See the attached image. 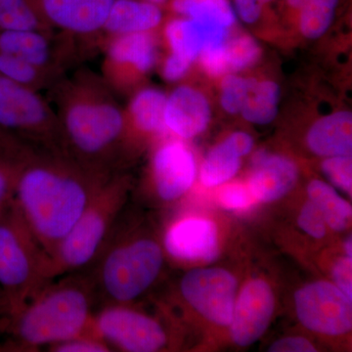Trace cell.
Returning <instances> with one entry per match:
<instances>
[{
	"mask_svg": "<svg viewBox=\"0 0 352 352\" xmlns=\"http://www.w3.org/2000/svg\"><path fill=\"white\" fill-rule=\"evenodd\" d=\"M3 154L16 166L14 205L50 256L111 175L87 170L59 153L41 149L0 129Z\"/></svg>",
	"mask_w": 352,
	"mask_h": 352,
	"instance_id": "obj_1",
	"label": "cell"
},
{
	"mask_svg": "<svg viewBox=\"0 0 352 352\" xmlns=\"http://www.w3.org/2000/svg\"><path fill=\"white\" fill-rule=\"evenodd\" d=\"M65 156L87 170L113 175L124 141V113L101 75L87 69L52 87Z\"/></svg>",
	"mask_w": 352,
	"mask_h": 352,
	"instance_id": "obj_2",
	"label": "cell"
},
{
	"mask_svg": "<svg viewBox=\"0 0 352 352\" xmlns=\"http://www.w3.org/2000/svg\"><path fill=\"white\" fill-rule=\"evenodd\" d=\"M95 298L91 276L75 272L51 280L9 312L14 347L34 351L91 330Z\"/></svg>",
	"mask_w": 352,
	"mask_h": 352,
	"instance_id": "obj_3",
	"label": "cell"
},
{
	"mask_svg": "<svg viewBox=\"0 0 352 352\" xmlns=\"http://www.w3.org/2000/svg\"><path fill=\"white\" fill-rule=\"evenodd\" d=\"M94 263L96 295L105 305H126L142 296L161 274L163 250L153 238L131 237L113 229Z\"/></svg>",
	"mask_w": 352,
	"mask_h": 352,
	"instance_id": "obj_4",
	"label": "cell"
},
{
	"mask_svg": "<svg viewBox=\"0 0 352 352\" xmlns=\"http://www.w3.org/2000/svg\"><path fill=\"white\" fill-rule=\"evenodd\" d=\"M129 182L113 175L97 190L75 226L50 256V280L94 263L115 229L126 203Z\"/></svg>",
	"mask_w": 352,
	"mask_h": 352,
	"instance_id": "obj_5",
	"label": "cell"
},
{
	"mask_svg": "<svg viewBox=\"0 0 352 352\" xmlns=\"http://www.w3.org/2000/svg\"><path fill=\"white\" fill-rule=\"evenodd\" d=\"M50 256L14 205L0 214V287L9 312L50 281Z\"/></svg>",
	"mask_w": 352,
	"mask_h": 352,
	"instance_id": "obj_6",
	"label": "cell"
},
{
	"mask_svg": "<svg viewBox=\"0 0 352 352\" xmlns=\"http://www.w3.org/2000/svg\"><path fill=\"white\" fill-rule=\"evenodd\" d=\"M0 129L36 147L64 155L53 106L41 92L1 75Z\"/></svg>",
	"mask_w": 352,
	"mask_h": 352,
	"instance_id": "obj_7",
	"label": "cell"
},
{
	"mask_svg": "<svg viewBox=\"0 0 352 352\" xmlns=\"http://www.w3.org/2000/svg\"><path fill=\"white\" fill-rule=\"evenodd\" d=\"M92 329L112 349L129 352L160 351L168 344L163 326L124 303L104 305L94 312Z\"/></svg>",
	"mask_w": 352,
	"mask_h": 352,
	"instance_id": "obj_8",
	"label": "cell"
},
{
	"mask_svg": "<svg viewBox=\"0 0 352 352\" xmlns=\"http://www.w3.org/2000/svg\"><path fill=\"white\" fill-rule=\"evenodd\" d=\"M102 45L104 60L100 75L113 92L127 91L157 63L154 32L117 36Z\"/></svg>",
	"mask_w": 352,
	"mask_h": 352,
	"instance_id": "obj_9",
	"label": "cell"
},
{
	"mask_svg": "<svg viewBox=\"0 0 352 352\" xmlns=\"http://www.w3.org/2000/svg\"><path fill=\"white\" fill-rule=\"evenodd\" d=\"M295 302L298 319L314 332L340 336L351 330V300L336 285L308 284L296 292Z\"/></svg>",
	"mask_w": 352,
	"mask_h": 352,
	"instance_id": "obj_10",
	"label": "cell"
},
{
	"mask_svg": "<svg viewBox=\"0 0 352 352\" xmlns=\"http://www.w3.org/2000/svg\"><path fill=\"white\" fill-rule=\"evenodd\" d=\"M180 291L186 302L208 320L230 325L235 305L237 281L221 268L194 270L182 278Z\"/></svg>",
	"mask_w": 352,
	"mask_h": 352,
	"instance_id": "obj_11",
	"label": "cell"
},
{
	"mask_svg": "<svg viewBox=\"0 0 352 352\" xmlns=\"http://www.w3.org/2000/svg\"><path fill=\"white\" fill-rule=\"evenodd\" d=\"M115 0H30L51 31L69 39L98 38Z\"/></svg>",
	"mask_w": 352,
	"mask_h": 352,
	"instance_id": "obj_12",
	"label": "cell"
},
{
	"mask_svg": "<svg viewBox=\"0 0 352 352\" xmlns=\"http://www.w3.org/2000/svg\"><path fill=\"white\" fill-rule=\"evenodd\" d=\"M43 30H0V54L65 74L71 55V39Z\"/></svg>",
	"mask_w": 352,
	"mask_h": 352,
	"instance_id": "obj_13",
	"label": "cell"
},
{
	"mask_svg": "<svg viewBox=\"0 0 352 352\" xmlns=\"http://www.w3.org/2000/svg\"><path fill=\"white\" fill-rule=\"evenodd\" d=\"M193 153L182 142L168 140L162 143L153 155L151 173L157 197L166 201L184 195L196 177Z\"/></svg>",
	"mask_w": 352,
	"mask_h": 352,
	"instance_id": "obj_14",
	"label": "cell"
},
{
	"mask_svg": "<svg viewBox=\"0 0 352 352\" xmlns=\"http://www.w3.org/2000/svg\"><path fill=\"white\" fill-rule=\"evenodd\" d=\"M272 289L263 280H252L245 285L234 305L231 336L238 346L256 342L270 326L274 311Z\"/></svg>",
	"mask_w": 352,
	"mask_h": 352,
	"instance_id": "obj_15",
	"label": "cell"
},
{
	"mask_svg": "<svg viewBox=\"0 0 352 352\" xmlns=\"http://www.w3.org/2000/svg\"><path fill=\"white\" fill-rule=\"evenodd\" d=\"M164 245L168 254L180 261H214L219 254L217 227L208 219L180 220L166 231Z\"/></svg>",
	"mask_w": 352,
	"mask_h": 352,
	"instance_id": "obj_16",
	"label": "cell"
},
{
	"mask_svg": "<svg viewBox=\"0 0 352 352\" xmlns=\"http://www.w3.org/2000/svg\"><path fill=\"white\" fill-rule=\"evenodd\" d=\"M210 115L208 99L196 88L182 85L166 95L164 124L177 138L190 139L205 131Z\"/></svg>",
	"mask_w": 352,
	"mask_h": 352,
	"instance_id": "obj_17",
	"label": "cell"
},
{
	"mask_svg": "<svg viewBox=\"0 0 352 352\" xmlns=\"http://www.w3.org/2000/svg\"><path fill=\"white\" fill-rule=\"evenodd\" d=\"M298 176L296 164L288 157L259 152L254 157L248 186L256 201L270 203L289 193Z\"/></svg>",
	"mask_w": 352,
	"mask_h": 352,
	"instance_id": "obj_18",
	"label": "cell"
},
{
	"mask_svg": "<svg viewBox=\"0 0 352 352\" xmlns=\"http://www.w3.org/2000/svg\"><path fill=\"white\" fill-rule=\"evenodd\" d=\"M163 22V7L145 0H115L98 38L103 43L117 36L154 32Z\"/></svg>",
	"mask_w": 352,
	"mask_h": 352,
	"instance_id": "obj_19",
	"label": "cell"
},
{
	"mask_svg": "<svg viewBox=\"0 0 352 352\" xmlns=\"http://www.w3.org/2000/svg\"><path fill=\"white\" fill-rule=\"evenodd\" d=\"M229 29L219 25L204 24L189 18L173 16L164 28V39L170 53L193 63L201 51L228 38Z\"/></svg>",
	"mask_w": 352,
	"mask_h": 352,
	"instance_id": "obj_20",
	"label": "cell"
},
{
	"mask_svg": "<svg viewBox=\"0 0 352 352\" xmlns=\"http://www.w3.org/2000/svg\"><path fill=\"white\" fill-rule=\"evenodd\" d=\"M261 56L258 41L241 34L222 43L212 44L201 51V66L210 75L226 76L254 66Z\"/></svg>",
	"mask_w": 352,
	"mask_h": 352,
	"instance_id": "obj_21",
	"label": "cell"
},
{
	"mask_svg": "<svg viewBox=\"0 0 352 352\" xmlns=\"http://www.w3.org/2000/svg\"><path fill=\"white\" fill-rule=\"evenodd\" d=\"M166 94L157 88L143 87L136 90L124 113V141L134 134L163 135L166 133L164 109Z\"/></svg>",
	"mask_w": 352,
	"mask_h": 352,
	"instance_id": "obj_22",
	"label": "cell"
},
{
	"mask_svg": "<svg viewBox=\"0 0 352 352\" xmlns=\"http://www.w3.org/2000/svg\"><path fill=\"white\" fill-rule=\"evenodd\" d=\"M307 144L318 156L351 155V113L340 111L316 120L308 131Z\"/></svg>",
	"mask_w": 352,
	"mask_h": 352,
	"instance_id": "obj_23",
	"label": "cell"
},
{
	"mask_svg": "<svg viewBox=\"0 0 352 352\" xmlns=\"http://www.w3.org/2000/svg\"><path fill=\"white\" fill-rule=\"evenodd\" d=\"M164 8H168L173 16L229 30L237 18L230 0H168Z\"/></svg>",
	"mask_w": 352,
	"mask_h": 352,
	"instance_id": "obj_24",
	"label": "cell"
},
{
	"mask_svg": "<svg viewBox=\"0 0 352 352\" xmlns=\"http://www.w3.org/2000/svg\"><path fill=\"white\" fill-rule=\"evenodd\" d=\"M279 99L280 88L276 82L251 78L249 94L240 113L252 124H270L276 118Z\"/></svg>",
	"mask_w": 352,
	"mask_h": 352,
	"instance_id": "obj_25",
	"label": "cell"
},
{
	"mask_svg": "<svg viewBox=\"0 0 352 352\" xmlns=\"http://www.w3.org/2000/svg\"><path fill=\"white\" fill-rule=\"evenodd\" d=\"M0 75L41 92L43 89H50L65 74L43 68L19 58L0 54Z\"/></svg>",
	"mask_w": 352,
	"mask_h": 352,
	"instance_id": "obj_26",
	"label": "cell"
},
{
	"mask_svg": "<svg viewBox=\"0 0 352 352\" xmlns=\"http://www.w3.org/2000/svg\"><path fill=\"white\" fill-rule=\"evenodd\" d=\"M241 157L240 153L226 138L208 153L201 164V183L207 187H214L229 182L239 170Z\"/></svg>",
	"mask_w": 352,
	"mask_h": 352,
	"instance_id": "obj_27",
	"label": "cell"
},
{
	"mask_svg": "<svg viewBox=\"0 0 352 352\" xmlns=\"http://www.w3.org/2000/svg\"><path fill=\"white\" fill-rule=\"evenodd\" d=\"M308 197L323 214L326 223L333 230L344 231L351 219V204L344 201L333 187L321 180H314L308 184Z\"/></svg>",
	"mask_w": 352,
	"mask_h": 352,
	"instance_id": "obj_28",
	"label": "cell"
},
{
	"mask_svg": "<svg viewBox=\"0 0 352 352\" xmlns=\"http://www.w3.org/2000/svg\"><path fill=\"white\" fill-rule=\"evenodd\" d=\"M340 0H305L298 13V25L305 38H319L332 25Z\"/></svg>",
	"mask_w": 352,
	"mask_h": 352,
	"instance_id": "obj_29",
	"label": "cell"
},
{
	"mask_svg": "<svg viewBox=\"0 0 352 352\" xmlns=\"http://www.w3.org/2000/svg\"><path fill=\"white\" fill-rule=\"evenodd\" d=\"M51 31L38 17L30 0H0V30Z\"/></svg>",
	"mask_w": 352,
	"mask_h": 352,
	"instance_id": "obj_30",
	"label": "cell"
},
{
	"mask_svg": "<svg viewBox=\"0 0 352 352\" xmlns=\"http://www.w3.org/2000/svg\"><path fill=\"white\" fill-rule=\"evenodd\" d=\"M250 83L251 78H245L235 74L224 76L221 82L220 103L227 113L241 112L249 94Z\"/></svg>",
	"mask_w": 352,
	"mask_h": 352,
	"instance_id": "obj_31",
	"label": "cell"
},
{
	"mask_svg": "<svg viewBox=\"0 0 352 352\" xmlns=\"http://www.w3.org/2000/svg\"><path fill=\"white\" fill-rule=\"evenodd\" d=\"M328 179L338 188L351 194L352 190V161L351 155L328 157L322 164Z\"/></svg>",
	"mask_w": 352,
	"mask_h": 352,
	"instance_id": "obj_32",
	"label": "cell"
},
{
	"mask_svg": "<svg viewBox=\"0 0 352 352\" xmlns=\"http://www.w3.org/2000/svg\"><path fill=\"white\" fill-rule=\"evenodd\" d=\"M50 351L55 352H108L111 347L101 339L94 329L48 347Z\"/></svg>",
	"mask_w": 352,
	"mask_h": 352,
	"instance_id": "obj_33",
	"label": "cell"
},
{
	"mask_svg": "<svg viewBox=\"0 0 352 352\" xmlns=\"http://www.w3.org/2000/svg\"><path fill=\"white\" fill-rule=\"evenodd\" d=\"M219 201L222 207L228 210H241L252 207L256 200L247 184L233 183L221 189Z\"/></svg>",
	"mask_w": 352,
	"mask_h": 352,
	"instance_id": "obj_34",
	"label": "cell"
},
{
	"mask_svg": "<svg viewBox=\"0 0 352 352\" xmlns=\"http://www.w3.org/2000/svg\"><path fill=\"white\" fill-rule=\"evenodd\" d=\"M17 170L15 164L0 156V214L12 204L15 194Z\"/></svg>",
	"mask_w": 352,
	"mask_h": 352,
	"instance_id": "obj_35",
	"label": "cell"
},
{
	"mask_svg": "<svg viewBox=\"0 0 352 352\" xmlns=\"http://www.w3.org/2000/svg\"><path fill=\"white\" fill-rule=\"evenodd\" d=\"M298 226L311 237L321 239L326 234V221L319 208L309 201L303 206L300 217Z\"/></svg>",
	"mask_w": 352,
	"mask_h": 352,
	"instance_id": "obj_36",
	"label": "cell"
},
{
	"mask_svg": "<svg viewBox=\"0 0 352 352\" xmlns=\"http://www.w3.org/2000/svg\"><path fill=\"white\" fill-rule=\"evenodd\" d=\"M276 0H233L236 16L245 24H254L261 19L266 7Z\"/></svg>",
	"mask_w": 352,
	"mask_h": 352,
	"instance_id": "obj_37",
	"label": "cell"
},
{
	"mask_svg": "<svg viewBox=\"0 0 352 352\" xmlns=\"http://www.w3.org/2000/svg\"><path fill=\"white\" fill-rule=\"evenodd\" d=\"M191 65L192 63L187 60L176 56L170 52V54L164 58L163 65H162V75L166 82H177L186 76Z\"/></svg>",
	"mask_w": 352,
	"mask_h": 352,
	"instance_id": "obj_38",
	"label": "cell"
},
{
	"mask_svg": "<svg viewBox=\"0 0 352 352\" xmlns=\"http://www.w3.org/2000/svg\"><path fill=\"white\" fill-rule=\"evenodd\" d=\"M352 263L351 258H342L335 263L333 268V277L338 287L352 300Z\"/></svg>",
	"mask_w": 352,
	"mask_h": 352,
	"instance_id": "obj_39",
	"label": "cell"
},
{
	"mask_svg": "<svg viewBox=\"0 0 352 352\" xmlns=\"http://www.w3.org/2000/svg\"><path fill=\"white\" fill-rule=\"evenodd\" d=\"M268 351L271 352H315L314 344L302 337L285 338L274 342Z\"/></svg>",
	"mask_w": 352,
	"mask_h": 352,
	"instance_id": "obj_40",
	"label": "cell"
},
{
	"mask_svg": "<svg viewBox=\"0 0 352 352\" xmlns=\"http://www.w3.org/2000/svg\"><path fill=\"white\" fill-rule=\"evenodd\" d=\"M227 138L231 141L234 147L237 149L242 157L249 154L252 151V147H254V140H252V136L245 133V132H234Z\"/></svg>",
	"mask_w": 352,
	"mask_h": 352,
	"instance_id": "obj_41",
	"label": "cell"
},
{
	"mask_svg": "<svg viewBox=\"0 0 352 352\" xmlns=\"http://www.w3.org/2000/svg\"><path fill=\"white\" fill-rule=\"evenodd\" d=\"M285 6L289 11L293 12L300 13V9L302 8L303 4H305V0H284Z\"/></svg>",
	"mask_w": 352,
	"mask_h": 352,
	"instance_id": "obj_42",
	"label": "cell"
},
{
	"mask_svg": "<svg viewBox=\"0 0 352 352\" xmlns=\"http://www.w3.org/2000/svg\"><path fill=\"white\" fill-rule=\"evenodd\" d=\"M344 250H346V256L352 258V240L351 238H347L346 245H344Z\"/></svg>",
	"mask_w": 352,
	"mask_h": 352,
	"instance_id": "obj_43",
	"label": "cell"
},
{
	"mask_svg": "<svg viewBox=\"0 0 352 352\" xmlns=\"http://www.w3.org/2000/svg\"><path fill=\"white\" fill-rule=\"evenodd\" d=\"M145 1L150 2V3L156 4L157 6H161L164 8L168 0H145Z\"/></svg>",
	"mask_w": 352,
	"mask_h": 352,
	"instance_id": "obj_44",
	"label": "cell"
}]
</instances>
